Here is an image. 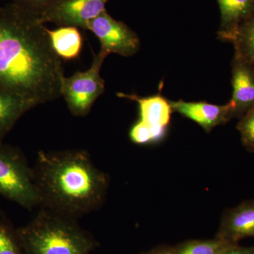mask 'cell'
<instances>
[{"mask_svg":"<svg viewBox=\"0 0 254 254\" xmlns=\"http://www.w3.org/2000/svg\"><path fill=\"white\" fill-rule=\"evenodd\" d=\"M64 77L44 24L14 3L0 6V90L38 105L61 96Z\"/></svg>","mask_w":254,"mask_h":254,"instance_id":"6da1fadb","label":"cell"},{"mask_svg":"<svg viewBox=\"0 0 254 254\" xmlns=\"http://www.w3.org/2000/svg\"><path fill=\"white\" fill-rule=\"evenodd\" d=\"M33 170L41 208L77 220L104 202L108 177L85 150L38 152Z\"/></svg>","mask_w":254,"mask_h":254,"instance_id":"7a4b0ae2","label":"cell"},{"mask_svg":"<svg viewBox=\"0 0 254 254\" xmlns=\"http://www.w3.org/2000/svg\"><path fill=\"white\" fill-rule=\"evenodd\" d=\"M16 233L25 254H92L98 245L76 219L44 208Z\"/></svg>","mask_w":254,"mask_h":254,"instance_id":"3957f363","label":"cell"},{"mask_svg":"<svg viewBox=\"0 0 254 254\" xmlns=\"http://www.w3.org/2000/svg\"><path fill=\"white\" fill-rule=\"evenodd\" d=\"M0 195L29 210L41 206L33 169L19 152L1 143Z\"/></svg>","mask_w":254,"mask_h":254,"instance_id":"277c9868","label":"cell"},{"mask_svg":"<svg viewBox=\"0 0 254 254\" xmlns=\"http://www.w3.org/2000/svg\"><path fill=\"white\" fill-rule=\"evenodd\" d=\"M108 55L103 51L94 55L91 67L77 71L62 81L61 95L66 100L69 111L76 117L86 116L96 100L105 92V81L100 76L102 65Z\"/></svg>","mask_w":254,"mask_h":254,"instance_id":"5b68a950","label":"cell"},{"mask_svg":"<svg viewBox=\"0 0 254 254\" xmlns=\"http://www.w3.org/2000/svg\"><path fill=\"white\" fill-rule=\"evenodd\" d=\"M88 30L99 39L100 50L108 55L115 53L131 57L139 50L140 41L136 33L123 21L112 17L107 10L92 20Z\"/></svg>","mask_w":254,"mask_h":254,"instance_id":"8992f818","label":"cell"},{"mask_svg":"<svg viewBox=\"0 0 254 254\" xmlns=\"http://www.w3.org/2000/svg\"><path fill=\"white\" fill-rule=\"evenodd\" d=\"M106 0H60L54 9L43 18V23L58 26H73L88 30L93 18L104 11Z\"/></svg>","mask_w":254,"mask_h":254,"instance_id":"52a82bcc","label":"cell"},{"mask_svg":"<svg viewBox=\"0 0 254 254\" xmlns=\"http://www.w3.org/2000/svg\"><path fill=\"white\" fill-rule=\"evenodd\" d=\"M232 95L229 102L230 118H242L254 106V71L235 53L232 61Z\"/></svg>","mask_w":254,"mask_h":254,"instance_id":"ba28073f","label":"cell"},{"mask_svg":"<svg viewBox=\"0 0 254 254\" xmlns=\"http://www.w3.org/2000/svg\"><path fill=\"white\" fill-rule=\"evenodd\" d=\"M216 237L235 244L254 237V199L245 200L225 210Z\"/></svg>","mask_w":254,"mask_h":254,"instance_id":"9c48e42d","label":"cell"},{"mask_svg":"<svg viewBox=\"0 0 254 254\" xmlns=\"http://www.w3.org/2000/svg\"><path fill=\"white\" fill-rule=\"evenodd\" d=\"M169 101L173 111L195 122L208 133L214 127L225 125L231 120L228 103L218 105L204 101L186 102L182 100Z\"/></svg>","mask_w":254,"mask_h":254,"instance_id":"30bf717a","label":"cell"},{"mask_svg":"<svg viewBox=\"0 0 254 254\" xmlns=\"http://www.w3.org/2000/svg\"><path fill=\"white\" fill-rule=\"evenodd\" d=\"M119 98L136 101L139 109L140 121L154 128L167 129L171 120L172 109L170 101L161 95L139 97L136 94L118 93Z\"/></svg>","mask_w":254,"mask_h":254,"instance_id":"8fae6325","label":"cell"},{"mask_svg":"<svg viewBox=\"0 0 254 254\" xmlns=\"http://www.w3.org/2000/svg\"><path fill=\"white\" fill-rule=\"evenodd\" d=\"M220 11L218 38L231 43L242 21L254 11V0H216Z\"/></svg>","mask_w":254,"mask_h":254,"instance_id":"7c38bea8","label":"cell"},{"mask_svg":"<svg viewBox=\"0 0 254 254\" xmlns=\"http://www.w3.org/2000/svg\"><path fill=\"white\" fill-rule=\"evenodd\" d=\"M36 106L31 100L0 90V144L18 119Z\"/></svg>","mask_w":254,"mask_h":254,"instance_id":"4fadbf2b","label":"cell"},{"mask_svg":"<svg viewBox=\"0 0 254 254\" xmlns=\"http://www.w3.org/2000/svg\"><path fill=\"white\" fill-rule=\"evenodd\" d=\"M48 35L56 54L61 59L72 60L79 56L83 46V38L78 28L61 26L50 31Z\"/></svg>","mask_w":254,"mask_h":254,"instance_id":"5bb4252c","label":"cell"},{"mask_svg":"<svg viewBox=\"0 0 254 254\" xmlns=\"http://www.w3.org/2000/svg\"><path fill=\"white\" fill-rule=\"evenodd\" d=\"M231 43L235 53L240 56L254 71V11L241 23Z\"/></svg>","mask_w":254,"mask_h":254,"instance_id":"9a60e30c","label":"cell"},{"mask_svg":"<svg viewBox=\"0 0 254 254\" xmlns=\"http://www.w3.org/2000/svg\"><path fill=\"white\" fill-rule=\"evenodd\" d=\"M230 242L215 237L213 240H190L173 247L174 254H218Z\"/></svg>","mask_w":254,"mask_h":254,"instance_id":"2e32d148","label":"cell"},{"mask_svg":"<svg viewBox=\"0 0 254 254\" xmlns=\"http://www.w3.org/2000/svg\"><path fill=\"white\" fill-rule=\"evenodd\" d=\"M60 1V0H11V3L38 18L41 23Z\"/></svg>","mask_w":254,"mask_h":254,"instance_id":"e0dca14e","label":"cell"},{"mask_svg":"<svg viewBox=\"0 0 254 254\" xmlns=\"http://www.w3.org/2000/svg\"><path fill=\"white\" fill-rule=\"evenodd\" d=\"M166 129L152 128L146 124L138 122L129 132L130 139L137 144H146L151 142L160 141L165 135Z\"/></svg>","mask_w":254,"mask_h":254,"instance_id":"ac0fdd59","label":"cell"},{"mask_svg":"<svg viewBox=\"0 0 254 254\" xmlns=\"http://www.w3.org/2000/svg\"><path fill=\"white\" fill-rule=\"evenodd\" d=\"M237 128L244 147L250 153H254V106L240 119Z\"/></svg>","mask_w":254,"mask_h":254,"instance_id":"d6986e66","label":"cell"},{"mask_svg":"<svg viewBox=\"0 0 254 254\" xmlns=\"http://www.w3.org/2000/svg\"><path fill=\"white\" fill-rule=\"evenodd\" d=\"M0 254H25L17 233L0 223Z\"/></svg>","mask_w":254,"mask_h":254,"instance_id":"ffe728a7","label":"cell"},{"mask_svg":"<svg viewBox=\"0 0 254 254\" xmlns=\"http://www.w3.org/2000/svg\"><path fill=\"white\" fill-rule=\"evenodd\" d=\"M218 254H254V246L244 247H240L238 244H230Z\"/></svg>","mask_w":254,"mask_h":254,"instance_id":"44dd1931","label":"cell"},{"mask_svg":"<svg viewBox=\"0 0 254 254\" xmlns=\"http://www.w3.org/2000/svg\"><path fill=\"white\" fill-rule=\"evenodd\" d=\"M143 254H174L173 247H160Z\"/></svg>","mask_w":254,"mask_h":254,"instance_id":"7402d4cb","label":"cell"},{"mask_svg":"<svg viewBox=\"0 0 254 254\" xmlns=\"http://www.w3.org/2000/svg\"><path fill=\"white\" fill-rule=\"evenodd\" d=\"M108 1H109V0H106L107 2H108Z\"/></svg>","mask_w":254,"mask_h":254,"instance_id":"603a6c76","label":"cell"},{"mask_svg":"<svg viewBox=\"0 0 254 254\" xmlns=\"http://www.w3.org/2000/svg\"><path fill=\"white\" fill-rule=\"evenodd\" d=\"M1 0H0V2H1ZM0 6H1V5H0Z\"/></svg>","mask_w":254,"mask_h":254,"instance_id":"cb8c5ba5","label":"cell"}]
</instances>
